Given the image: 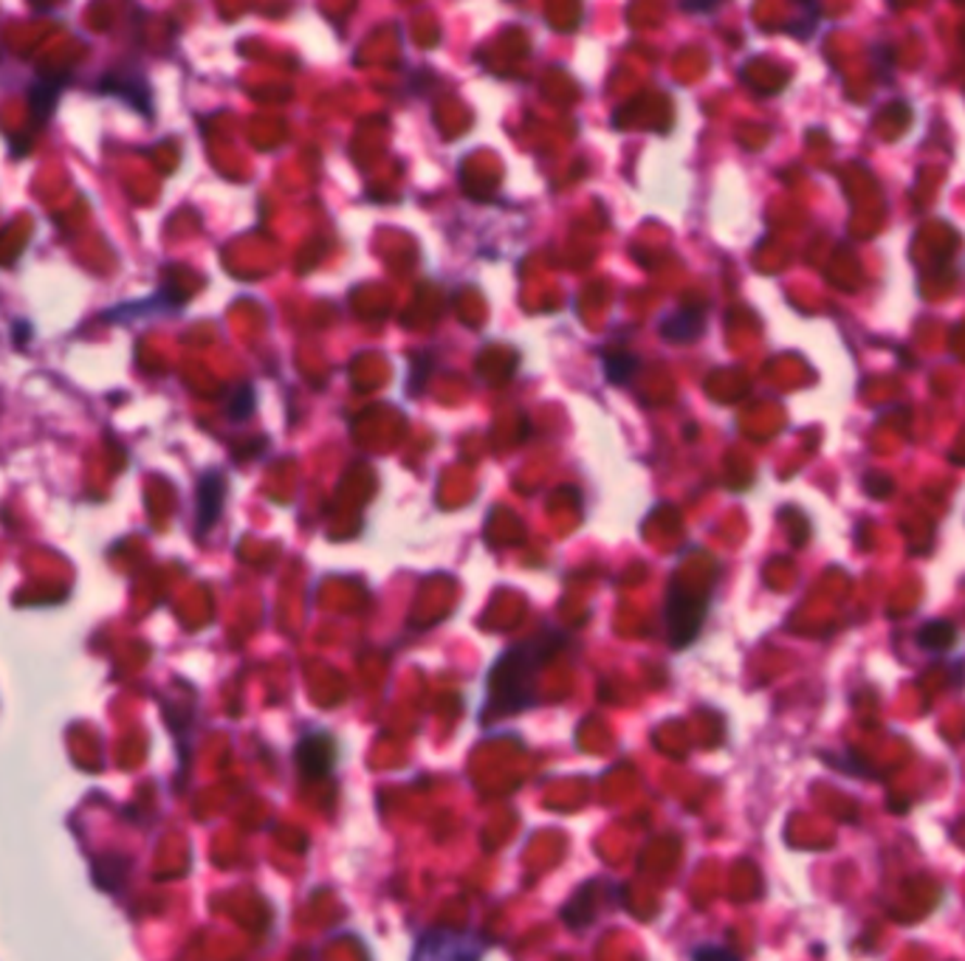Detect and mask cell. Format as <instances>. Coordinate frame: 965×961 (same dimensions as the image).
Masks as SVG:
<instances>
[{
  "label": "cell",
  "instance_id": "cell-12",
  "mask_svg": "<svg viewBox=\"0 0 965 961\" xmlns=\"http://www.w3.org/2000/svg\"><path fill=\"white\" fill-rule=\"evenodd\" d=\"M691 956H698V959H709V956H712V959H732L734 953H728V950H718V948H700V950H695V953Z\"/></svg>",
  "mask_w": 965,
  "mask_h": 961
},
{
  "label": "cell",
  "instance_id": "cell-3",
  "mask_svg": "<svg viewBox=\"0 0 965 961\" xmlns=\"http://www.w3.org/2000/svg\"><path fill=\"white\" fill-rule=\"evenodd\" d=\"M483 939L486 936L452 931V927H430L418 936L412 956L416 959H478L480 953H486Z\"/></svg>",
  "mask_w": 965,
  "mask_h": 961
},
{
  "label": "cell",
  "instance_id": "cell-2",
  "mask_svg": "<svg viewBox=\"0 0 965 961\" xmlns=\"http://www.w3.org/2000/svg\"><path fill=\"white\" fill-rule=\"evenodd\" d=\"M706 606H709L706 598H691L675 581L670 584L663 618H666V638H670L672 649H684V645H689L691 640L698 638Z\"/></svg>",
  "mask_w": 965,
  "mask_h": 961
},
{
  "label": "cell",
  "instance_id": "cell-5",
  "mask_svg": "<svg viewBox=\"0 0 965 961\" xmlns=\"http://www.w3.org/2000/svg\"><path fill=\"white\" fill-rule=\"evenodd\" d=\"M226 499V477L220 471H206L201 483H198V534H206L220 511H224Z\"/></svg>",
  "mask_w": 965,
  "mask_h": 961
},
{
  "label": "cell",
  "instance_id": "cell-7",
  "mask_svg": "<svg viewBox=\"0 0 965 961\" xmlns=\"http://www.w3.org/2000/svg\"><path fill=\"white\" fill-rule=\"evenodd\" d=\"M599 888H601V880H599V883H596V897H593V894H591V883L582 885V888H579V892L573 894L571 902H568V906L562 908L564 925L576 927V931H585V927L591 925V922L599 920L596 913H599V902H601V897H605V894H599Z\"/></svg>",
  "mask_w": 965,
  "mask_h": 961
},
{
  "label": "cell",
  "instance_id": "cell-11",
  "mask_svg": "<svg viewBox=\"0 0 965 961\" xmlns=\"http://www.w3.org/2000/svg\"><path fill=\"white\" fill-rule=\"evenodd\" d=\"M723 0H681V7L686 12H695V14H706V12H714Z\"/></svg>",
  "mask_w": 965,
  "mask_h": 961
},
{
  "label": "cell",
  "instance_id": "cell-6",
  "mask_svg": "<svg viewBox=\"0 0 965 961\" xmlns=\"http://www.w3.org/2000/svg\"><path fill=\"white\" fill-rule=\"evenodd\" d=\"M703 310L700 308H681L672 310L670 317L661 322V336L672 344H686L703 333Z\"/></svg>",
  "mask_w": 965,
  "mask_h": 961
},
{
  "label": "cell",
  "instance_id": "cell-1",
  "mask_svg": "<svg viewBox=\"0 0 965 961\" xmlns=\"http://www.w3.org/2000/svg\"><path fill=\"white\" fill-rule=\"evenodd\" d=\"M562 640L543 638L531 640V643L515 645L511 652L503 654L488 677V716H515L520 710L534 705L536 694V677L545 659L550 657L554 649H559Z\"/></svg>",
  "mask_w": 965,
  "mask_h": 961
},
{
  "label": "cell",
  "instance_id": "cell-8",
  "mask_svg": "<svg viewBox=\"0 0 965 961\" xmlns=\"http://www.w3.org/2000/svg\"><path fill=\"white\" fill-rule=\"evenodd\" d=\"M954 643H957V629L952 624H945V620H931V624L924 626V632H920V645L931 649V652L952 649Z\"/></svg>",
  "mask_w": 965,
  "mask_h": 961
},
{
  "label": "cell",
  "instance_id": "cell-9",
  "mask_svg": "<svg viewBox=\"0 0 965 961\" xmlns=\"http://www.w3.org/2000/svg\"><path fill=\"white\" fill-rule=\"evenodd\" d=\"M638 370V358L633 353H610L605 358V372L610 384H627Z\"/></svg>",
  "mask_w": 965,
  "mask_h": 961
},
{
  "label": "cell",
  "instance_id": "cell-10",
  "mask_svg": "<svg viewBox=\"0 0 965 961\" xmlns=\"http://www.w3.org/2000/svg\"><path fill=\"white\" fill-rule=\"evenodd\" d=\"M252 412H254L252 386L240 384L238 393H234L232 400H229V418H232V421H246Z\"/></svg>",
  "mask_w": 965,
  "mask_h": 961
},
{
  "label": "cell",
  "instance_id": "cell-4",
  "mask_svg": "<svg viewBox=\"0 0 965 961\" xmlns=\"http://www.w3.org/2000/svg\"><path fill=\"white\" fill-rule=\"evenodd\" d=\"M296 767L303 772L305 779H325L328 772L337 767L339 747L333 742L331 733H314V736H303L294 751Z\"/></svg>",
  "mask_w": 965,
  "mask_h": 961
}]
</instances>
